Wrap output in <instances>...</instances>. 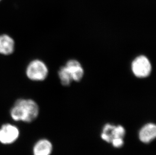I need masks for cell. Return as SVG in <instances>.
Wrapping results in <instances>:
<instances>
[{
  "label": "cell",
  "instance_id": "8992f818",
  "mask_svg": "<svg viewBox=\"0 0 156 155\" xmlns=\"http://www.w3.org/2000/svg\"><path fill=\"white\" fill-rule=\"evenodd\" d=\"M156 136V126L153 123H147L140 129L139 137L140 140L144 143H150Z\"/></svg>",
  "mask_w": 156,
  "mask_h": 155
},
{
  "label": "cell",
  "instance_id": "30bf717a",
  "mask_svg": "<svg viewBox=\"0 0 156 155\" xmlns=\"http://www.w3.org/2000/svg\"><path fill=\"white\" fill-rule=\"evenodd\" d=\"M58 74L60 79L61 83L63 86H68L70 85L71 82L73 81L70 73L65 66L61 67Z\"/></svg>",
  "mask_w": 156,
  "mask_h": 155
},
{
  "label": "cell",
  "instance_id": "7a4b0ae2",
  "mask_svg": "<svg viewBox=\"0 0 156 155\" xmlns=\"http://www.w3.org/2000/svg\"><path fill=\"white\" fill-rule=\"evenodd\" d=\"M25 73L30 80L43 81L47 77L48 69L43 61L40 60H34L28 64Z\"/></svg>",
  "mask_w": 156,
  "mask_h": 155
},
{
  "label": "cell",
  "instance_id": "6da1fadb",
  "mask_svg": "<svg viewBox=\"0 0 156 155\" xmlns=\"http://www.w3.org/2000/svg\"><path fill=\"white\" fill-rule=\"evenodd\" d=\"M39 112L38 104L34 100L20 98L15 101L10 114L15 122L31 123L38 117Z\"/></svg>",
  "mask_w": 156,
  "mask_h": 155
},
{
  "label": "cell",
  "instance_id": "277c9868",
  "mask_svg": "<svg viewBox=\"0 0 156 155\" xmlns=\"http://www.w3.org/2000/svg\"><path fill=\"white\" fill-rule=\"evenodd\" d=\"M133 73L138 78L149 76L152 71V66L147 57L140 56L134 59L131 65Z\"/></svg>",
  "mask_w": 156,
  "mask_h": 155
},
{
  "label": "cell",
  "instance_id": "3957f363",
  "mask_svg": "<svg viewBox=\"0 0 156 155\" xmlns=\"http://www.w3.org/2000/svg\"><path fill=\"white\" fill-rule=\"evenodd\" d=\"M20 131L16 126L5 123L0 127V143L9 145L14 143L19 138Z\"/></svg>",
  "mask_w": 156,
  "mask_h": 155
},
{
  "label": "cell",
  "instance_id": "8fae6325",
  "mask_svg": "<svg viewBox=\"0 0 156 155\" xmlns=\"http://www.w3.org/2000/svg\"><path fill=\"white\" fill-rule=\"evenodd\" d=\"M111 143H112L114 147L119 148L123 146L124 142L123 138H117V139L113 140Z\"/></svg>",
  "mask_w": 156,
  "mask_h": 155
},
{
  "label": "cell",
  "instance_id": "ba28073f",
  "mask_svg": "<svg viewBox=\"0 0 156 155\" xmlns=\"http://www.w3.org/2000/svg\"><path fill=\"white\" fill-rule=\"evenodd\" d=\"M53 145L48 140L43 139L37 141L33 146V155H51Z\"/></svg>",
  "mask_w": 156,
  "mask_h": 155
},
{
  "label": "cell",
  "instance_id": "9c48e42d",
  "mask_svg": "<svg viewBox=\"0 0 156 155\" xmlns=\"http://www.w3.org/2000/svg\"><path fill=\"white\" fill-rule=\"evenodd\" d=\"M65 67L67 68L72 76L73 80L78 82L83 78L84 71L81 64L77 60H70Z\"/></svg>",
  "mask_w": 156,
  "mask_h": 155
},
{
  "label": "cell",
  "instance_id": "7c38bea8",
  "mask_svg": "<svg viewBox=\"0 0 156 155\" xmlns=\"http://www.w3.org/2000/svg\"><path fill=\"white\" fill-rule=\"evenodd\" d=\"M1 1V0H0V1Z\"/></svg>",
  "mask_w": 156,
  "mask_h": 155
},
{
  "label": "cell",
  "instance_id": "5b68a950",
  "mask_svg": "<svg viewBox=\"0 0 156 155\" xmlns=\"http://www.w3.org/2000/svg\"><path fill=\"white\" fill-rule=\"evenodd\" d=\"M125 135V129L120 125L114 126L113 124H105L103 129L101 137L107 143H111L112 140L117 138L123 139Z\"/></svg>",
  "mask_w": 156,
  "mask_h": 155
},
{
  "label": "cell",
  "instance_id": "52a82bcc",
  "mask_svg": "<svg viewBox=\"0 0 156 155\" xmlns=\"http://www.w3.org/2000/svg\"><path fill=\"white\" fill-rule=\"evenodd\" d=\"M15 41L10 35L3 34L0 35V54L10 55L15 50Z\"/></svg>",
  "mask_w": 156,
  "mask_h": 155
}]
</instances>
